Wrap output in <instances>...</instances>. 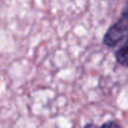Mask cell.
<instances>
[{
	"instance_id": "3",
	"label": "cell",
	"mask_w": 128,
	"mask_h": 128,
	"mask_svg": "<svg viewBox=\"0 0 128 128\" xmlns=\"http://www.w3.org/2000/svg\"><path fill=\"white\" fill-rule=\"evenodd\" d=\"M98 128H122V127H121L120 122H117V121H108V122L103 123L101 127Z\"/></svg>"
},
{
	"instance_id": "2",
	"label": "cell",
	"mask_w": 128,
	"mask_h": 128,
	"mask_svg": "<svg viewBox=\"0 0 128 128\" xmlns=\"http://www.w3.org/2000/svg\"><path fill=\"white\" fill-rule=\"evenodd\" d=\"M114 57L118 65L128 68V36L122 40L120 47L114 52Z\"/></svg>"
},
{
	"instance_id": "1",
	"label": "cell",
	"mask_w": 128,
	"mask_h": 128,
	"mask_svg": "<svg viewBox=\"0 0 128 128\" xmlns=\"http://www.w3.org/2000/svg\"><path fill=\"white\" fill-rule=\"evenodd\" d=\"M128 36V1L126 2L118 20L107 30L103 36V44L107 47H116Z\"/></svg>"
},
{
	"instance_id": "4",
	"label": "cell",
	"mask_w": 128,
	"mask_h": 128,
	"mask_svg": "<svg viewBox=\"0 0 128 128\" xmlns=\"http://www.w3.org/2000/svg\"><path fill=\"white\" fill-rule=\"evenodd\" d=\"M84 128H96V127H94V124H92V123H88V124H86Z\"/></svg>"
}]
</instances>
